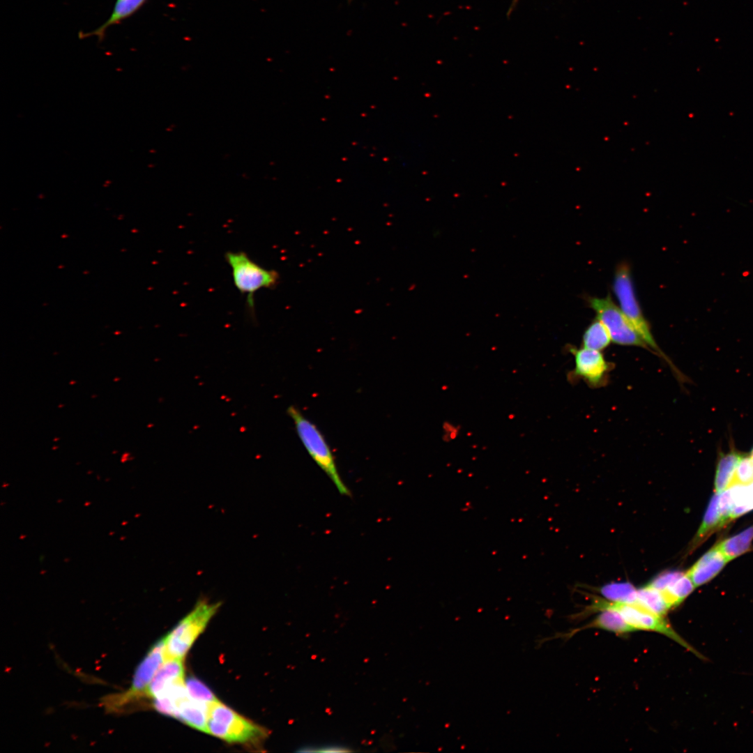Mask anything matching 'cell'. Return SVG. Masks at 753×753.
<instances>
[{
	"mask_svg": "<svg viewBox=\"0 0 753 753\" xmlns=\"http://www.w3.org/2000/svg\"><path fill=\"white\" fill-rule=\"evenodd\" d=\"M694 588L695 586L687 574L683 572L660 592L671 609L679 605Z\"/></svg>",
	"mask_w": 753,
	"mask_h": 753,
	"instance_id": "e0dca14e",
	"label": "cell"
},
{
	"mask_svg": "<svg viewBox=\"0 0 753 753\" xmlns=\"http://www.w3.org/2000/svg\"><path fill=\"white\" fill-rule=\"evenodd\" d=\"M166 659L165 642V638H162L152 646L138 665L128 690L118 697H113V700L109 703L110 706L117 708L136 698L146 696L149 684Z\"/></svg>",
	"mask_w": 753,
	"mask_h": 753,
	"instance_id": "ba28073f",
	"label": "cell"
},
{
	"mask_svg": "<svg viewBox=\"0 0 753 753\" xmlns=\"http://www.w3.org/2000/svg\"><path fill=\"white\" fill-rule=\"evenodd\" d=\"M635 604L661 616H665L670 609L661 592L648 584L637 589Z\"/></svg>",
	"mask_w": 753,
	"mask_h": 753,
	"instance_id": "d6986e66",
	"label": "cell"
},
{
	"mask_svg": "<svg viewBox=\"0 0 753 753\" xmlns=\"http://www.w3.org/2000/svg\"><path fill=\"white\" fill-rule=\"evenodd\" d=\"M225 259L231 268L236 288L247 296V305L251 313L254 314V293L261 289H275L279 284L280 274L275 270L260 266L243 251H228Z\"/></svg>",
	"mask_w": 753,
	"mask_h": 753,
	"instance_id": "3957f363",
	"label": "cell"
},
{
	"mask_svg": "<svg viewBox=\"0 0 753 753\" xmlns=\"http://www.w3.org/2000/svg\"><path fill=\"white\" fill-rule=\"evenodd\" d=\"M287 413L294 422L298 436L314 462L328 476L340 494L350 496V490L339 474L335 457L321 431L296 406H289Z\"/></svg>",
	"mask_w": 753,
	"mask_h": 753,
	"instance_id": "6da1fadb",
	"label": "cell"
},
{
	"mask_svg": "<svg viewBox=\"0 0 753 753\" xmlns=\"http://www.w3.org/2000/svg\"><path fill=\"white\" fill-rule=\"evenodd\" d=\"M148 0H116L112 13L107 20L95 29L88 31H80L78 34L80 39L90 37H96L101 42L105 37L107 29L114 25L119 24L126 19L135 14Z\"/></svg>",
	"mask_w": 753,
	"mask_h": 753,
	"instance_id": "8fae6325",
	"label": "cell"
},
{
	"mask_svg": "<svg viewBox=\"0 0 753 753\" xmlns=\"http://www.w3.org/2000/svg\"><path fill=\"white\" fill-rule=\"evenodd\" d=\"M753 540V525L740 533L730 537L717 546L729 561L746 552Z\"/></svg>",
	"mask_w": 753,
	"mask_h": 753,
	"instance_id": "ac0fdd59",
	"label": "cell"
},
{
	"mask_svg": "<svg viewBox=\"0 0 753 753\" xmlns=\"http://www.w3.org/2000/svg\"><path fill=\"white\" fill-rule=\"evenodd\" d=\"M598 592L606 600L621 603L635 604L637 588L630 582H614L604 585Z\"/></svg>",
	"mask_w": 753,
	"mask_h": 753,
	"instance_id": "ffe728a7",
	"label": "cell"
},
{
	"mask_svg": "<svg viewBox=\"0 0 753 753\" xmlns=\"http://www.w3.org/2000/svg\"><path fill=\"white\" fill-rule=\"evenodd\" d=\"M347 747L337 745H329L321 747H306L301 749L300 752H349Z\"/></svg>",
	"mask_w": 753,
	"mask_h": 753,
	"instance_id": "484cf974",
	"label": "cell"
},
{
	"mask_svg": "<svg viewBox=\"0 0 753 753\" xmlns=\"http://www.w3.org/2000/svg\"><path fill=\"white\" fill-rule=\"evenodd\" d=\"M750 457H752V459H753V449H752V452H751V454H750Z\"/></svg>",
	"mask_w": 753,
	"mask_h": 753,
	"instance_id": "f1b7e54d",
	"label": "cell"
},
{
	"mask_svg": "<svg viewBox=\"0 0 753 753\" xmlns=\"http://www.w3.org/2000/svg\"><path fill=\"white\" fill-rule=\"evenodd\" d=\"M682 573L683 572L680 571H667L662 572L654 578L648 585L660 591Z\"/></svg>",
	"mask_w": 753,
	"mask_h": 753,
	"instance_id": "d4e9b609",
	"label": "cell"
},
{
	"mask_svg": "<svg viewBox=\"0 0 753 753\" xmlns=\"http://www.w3.org/2000/svg\"><path fill=\"white\" fill-rule=\"evenodd\" d=\"M723 525L718 508V493H715L710 501L705 512L703 522L689 546V553L692 552L715 530Z\"/></svg>",
	"mask_w": 753,
	"mask_h": 753,
	"instance_id": "9a60e30c",
	"label": "cell"
},
{
	"mask_svg": "<svg viewBox=\"0 0 753 753\" xmlns=\"http://www.w3.org/2000/svg\"><path fill=\"white\" fill-rule=\"evenodd\" d=\"M570 352L575 358L574 376L584 380L591 387L604 384L611 367L600 351L570 347Z\"/></svg>",
	"mask_w": 753,
	"mask_h": 753,
	"instance_id": "9c48e42d",
	"label": "cell"
},
{
	"mask_svg": "<svg viewBox=\"0 0 753 753\" xmlns=\"http://www.w3.org/2000/svg\"><path fill=\"white\" fill-rule=\"evenodd\" d=\"M348 1H351L352 0H348Z\"/></svg>",
	"mask_w": 753,
	"mask_h": 753,
	"instance_id": "f546056e",
	"label": "cell"
},
{
	"mask_svg": "<svg viewBox=\"0 0 753 753\" xmlns=\"http://www.w3.org/2000/svg\"><path fill=\"white\" fill-rule=\"evenodd\" d=\"M740 455L731 452L720 459L715 478V492L720 493L731 485Z\"/></svg>",
	"mask_w": 753,
	"mask_h": 753,
	"instance_id": "7402d4cb",
	"label": "cell"
},
{
	"mask_svg": "<svg viewBox=\"0 0 753 753\" xmlns=\"http://www.w3.org/2000/svg\"><path fill=\"white\" fill-rule=\"evenodd\" d=\"M208 733L228 743H255L266 732L219 701L209 706Z\"/></svg>",
	"mask_w": 753,
	"mask_h": 753,
	"instance_id": "8992f818",
	"label": "cell"
},
{
	"mask_svg": "<svg viewBox=\"0 0 753 753\" xmlns=\"http://www.w3.org/2000/svg\"><path fill=\"white\" fill-rule=\"evenodd\" d=\"M185 684L188 693L192 699L208 705L218 701L213 692L197 678L189 677Z\"/></svg>",
	"mask_w": 753,
	"mask_h": 753,
	"instance_id": "603a6c76",
	"label": "cell"
},
{
	"mask_svg": "<svg viewBox=\"0 0 753 753\" xmlns=\"http://www.w3.org/2000/svg\"><path fill=\"white\" fill-rule=\"evenodd\" d=\"M598 612L599 614L591 622L572 630L569 634H565V637H571L577 632L588 628L600 629L619 635H624L635 631L617 611L610 609H605Z\"/></svg>",
	"mask_w": 753,
	"mask_h": 753,
	"instance_id": "5bb4252c",
	"label": "cell"
},
{
	"mask_svg": "<svg viewBox=\"0 0 753 753\" xmlns=\"http://www.w3.org/2000/svg\"><path fill=\"white\" fill-rule=\"evenodd\" d=\"M200 600L192 610L164 637L167 658L183 659L220 606Z\"/></svg>",
	"mask_w": 753,
	"mask_h": 753,
	"instance_id": "5b68a950",
	"label": "cell"
},
{
	"mask_svg": "<svg viewBox=\"0 0 753 753\" xmlns=\"http://www.w3.org/2000/svg\"><path fill=\"white\" fill-rule=\"evenodd\" d=\"M209 706L192 699L188 694L177 703L176 718L194 729L208 733Z\"/></svg>",
	"mask_w": 753,
	"mask_h": 753,
	"instance_id": "4fadbf2b",
	"label": "cell"
},
{
	"mask_svg": "<svg viewBox=\"0 0 753 753\" xmlns=\"http://www.w3.org/2000/svg\"><path fill=\"white\" fill-rule=\"evenodd\" d=\"M728 561L727 558L715 546L703 554L686 573L695 587L699 586L716 576Z\"/></svg>",
	"mask_w": 753,
	"mask_h": 753,
	"instance_id": "30bf717a",
	"label": "cell"
},
{
	"mask_svg": "<svg viewBox=\"0 0 753 753\" xmlns=\"http://www.w3.org/2000/svg\"><path fill=\"white\" fill-rule=\"evenodd\" d=\"M589 306L596 312L598 319L607 328L611 341L623 346L639 347L650 351L648 346L634 329L620 307L609 295L604 298L591 297Z\"/></svg>",
	"mask_w": 753,
	"mask_h": 753,
	"instance_id": "52a82bcc",
	"label": "cell"
},
{
	"mask_svg": "<svg viewBox=\"0 0 753 753\" xmlns=\"http://www.w3.org/2000/svg\"><path fill=\"white\" fill-rule=\"evenodd\" d=\"M727 489L732 507L731 519L753 510V482L748 484H733Z\"/></svg>",
	"mask_w": 753,
	"mask_h": 753,
	"instance_id": "2e32d148",
	"label": "cell"
},
{
	"mask_svg": "<svg viewBox=\"0 0 753 753\" xmlns=\"http://www.w3.org/2000/svg\"><path fill=\"white\" fill-rule=\"evenodd\" d=\"M460 428L458 425H455L448 421L443 424V440L444 441H450L455 439L459 432Z\"/></svg>",
	"mask_w": 753,
	"mask_h": 753,
	"instance_id": "4316f807",
	"label": "cell"
},
{
	"mask_svg": "<svg viewBox=\"0 0 753 753\" xmlns=\"http://www.w3.org/2000/svg\"><path fill=\"white\" fill-rule=\"evenodd\" d=\"M752 482H753V459L750 455H740L731 485L748 484Z\"/></svg>",
	"mask_w": 753,
	"mask_h": 753,
	"instance_id": "cb8c5ba5",
	"label": "cell"
},
{
	"mask_svg": "<svg viewBox=\"0 0 753 753\" xmlns=\"http://www.w3.org/2000/svg\"><path fill=\"white\" fill-rule=\"evenodd\" d=\"M183 659L167 658L149 684L146 696L154 698L172 684L184 680Z\"/></svg>",
	"mask_w": 753,
	"mask_h": 753,
	"instance_id": "7c38bea8",
	"label": "cell"
},
{
	"mask_svg": "<svg viewBox=\"0 0 753 753\" xmlns=\"http://www.w3.org/2000/svg\"><path fill=\"white\" fill-rule=\"evenodd\" d=\"M611 339L605 326L598 319L593 321L586 329L582 339L583 347L602 351L611 343Z\"/></svg>",
	"mask_w": 753,
	"mask_h": 753,
	"instance_id": "44dd1931",
	"label": "cell"
},
{
	"mask_svg": "<svg viewBox=\"0 0 753 753\" xmlns=\"http://www.w3.org/2000/svg\"><path fill=\"white\" fill-rule=\"evenodd\" d=\"M593 602L588 608L590 611H600L605 609L614 610L635 631H651L664 634L697 657L704 659L703 655L675 631L664 616L657 615L637 604L615 602L600 598H595Z\"/></svg>",
	"mask_w": 753,
	"mask_h": 753,
	"instance_id": "277c9868",
	"label": "cell"
},
{
	"mask_svg": "<svg viewBox=\"0 0 753 753\" xmlns=\"http://www.w3.org/2000/svg\"><path fill=\"white\" fill-rule=\"evenodd\" d=\"M519 1V0H512V3H511V4L510 6V8H509V9L508 10V16H510L511 13L514 10V9L517 6V4L518 3Z\"/></svg>",
	"mask_w": 753,
	"mask_h": 753,
	"instance_id": "83f0119b",
	"label": "cell"
},
{
	"mask_svg": "<svg viewBox=\"0 0 753 753\" xmlns=\"http://www.w3.org/2000/svg\"><path fill=\"white\" fill-rule=\"evenodd\" d=\"M613 288L621 310L645 342L650 351H653V353L664 360L676 375L681 379L682 374H680L670 358L660 349L653 335L650 325L641 311L635 295L630 269L627 264H621L617 268Z\"/></svg>",
	"mask_w": 753,
	"mask_h": 753,
	"instance_id": "7a4b0ae2",
	"label": "cell"
}]
</instances>
